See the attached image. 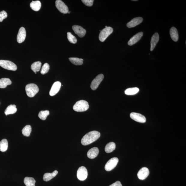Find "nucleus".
I'll return each mask as SVG.
<instances>
[{
    "label": "nucleus",
    "mask_w": 186,
    "mask_h": 186,
    "mask_svg": "<svg viewBox=\"0 0 186 186\" xmlns=\"http://www.w3.org/2000/svg\"><path fill=\"white\" fill-rule=\"evenodd\" d=\"M100 136V134L98 131H94L88 132L81 139V144L83 146L89 145L96 141Z\"/></svg>",
    "instance_id": "nucleus-1"
},
{
    "label": "nucleus",
    "mask_w": 186,
    "mask_h": 186,
    "mask_svg": "<svg viewBox=\"0 0 186 186\" xmlns=\"http://www.w3.org/2000/svg\"><path fill=\"white\" fill-rule=\"evenodd\" d=\"M88 102L84 100H81L76 102L73 106L74 111L76 112H83L87 111L89 108Z\"/></svg>",
    "instance_id": "nucleus-2"
},
{
    "label": "nucleus",
    "mask_w": 186,
    "mask_h": 186,
    "mask_svg": "<svg viewBox=\"0 0 186 186\" xmlns=\"http://www.w3.org/2000/svg\"><path fill=\"white\" fill-rule=\"evenodd\" d=\"M26 92L28 96L33 97L39 92V88L34 83L29 84L25 88Z\"/></svg>",
    "instance_id": "nucleus-3"
},
{
    "label": "nucleus",
    "mask_w": 186,
    "mask_h": 186,
    "mask_svg": "<svg viewBox=\"0 0 186 186\" xmlns=\"http://www.w3.org/2000/svg\"><path fill=\"white\" fill-rule=\"evenodd\" d=\"M113 31L112 28L106 26L103 30H102L99 35V40L104 42L106 40L107 37L112 33Z\"/></svg>",
    "instance_id": "nucleus-4"
},
{
    "label": "nucleus",
    "mask_w": 186,
    "mask_h": 186,
    "mask_svg": "<svg viewBox=\"0 0 186 186\" xmlns=\"http://www.w3.org/2000/svg\"><path fill=\"white\" fill-rule=\"evenodd\" d=\"M0 66L9 70L16 71L17 68L14 63L8 60H0Z\"/></svg>",
    "instance_id": "nucleus-5"
},
{
    "label": "nucleus",
    "mask_w": 186,
    "mask_h": 186,
    "mask_svg": "<svg viewBox=\"0 0 186 186\" xmlns=\"http://www.w3.org/2000/svg\"><path fill=\"white\" fill-rule=\"evenodd\" d=\"M118 162V158L114 157L111 158L106 163L105 166V170L107 171H110L115 168Z\"/></svg>",
    "instance_id": "nucleus-6"
},
{
    "label": "nucleus",
    "mask_w": 186,
    "mask_h": 186,
    "mask_svg": "<svg viewBox=\"0 0 186 186\" xmlns=\"http://www.w3.org/2000/svg\"><path fill=\"white\" fill-rule=\"evenodd\" d=\"M88 175V171L85 167L81 166L78 169L77 172V177L79 180L81 181L86 180L87 178Z\"/></svg>",
    "instance_id": "nucleus-7"
},
{
    "label": "nucleus",
    "mask_w": 186,
    "mask_h": 186,
    "mask_svg": "<svg viewBox=\"0 0 186 186\" xmlns=\"http://www.w3.org/2000/svg\"><path fill=\"white\" fill-rule=\"evenodd\" d=\"M56 6L58 10L62 13L66 14L69 12L68 6L61 0H57L56 1Z\"/></svg>",
    "instance_id": "nucleus-8"
},
{
    "label": "nucleus",
    "mask_w": 186,
    "mask_h": 186,
    "mask_svg": "<svg viewBox=\"0 0 186 186\" xmlns=\"http://www.w3.org/2000/svg\"><path fill=\"white\" fill-rule=\"evenodd\" d=\"M104 75L103 74H100L98 75L96 78L92 81L91 84V88L92 90H96L100 84L103 80Z\"/></svg>",
    "instance_id": "nucleus-9"
},
{
    "label": "nucleus",
    "mask_w": 186,
    "mask_h": 186,
    "mask_svg": "<svg viewBox=\"0 0 186 186\" xmlns=\"http://www.w3.org/2000/svg\"><path fill=\"white\" fill-rule=\"evenodd\" d=\"M130 117L132 119L139 122L144 123L146 122L145 116L139 113L132 112L130 114Z\"/></svg>",
    "instance_id": "nucleus-10"
},
{
    "label": "nucleus",
    "mask_w": 186,
    "mask_h": 186,
    "mask_svg": "<svg viewBox=\"0 0 186 186\" xmlns=\"http://www.w3.org/2000/svg\"><path fill=\"white\" fill-rule=\"evenodd\" d=\"M150 172L148 169L146 167L142 168L139 171L137 176L140 180H145L149 174Z\"/></svg>",
    "instance_id": "nucleus-11"
},
{
    "label": "nucleus",
    "mask_w": 186,
    "mask_h": 186,
    "mask_svg": "<svg viewBox=\"0 0 186 186\" xmlns=\"http://www.w3.org/2000/svg\"><path fill=\"white\" fill-rule=\"evenodd\" d=\"M72 28L74 33L81 38L84 36L86 33V30L80 26L74 25Z\"/></svg>",
    "instance_id": "nucleus-12"
},
{
    "label": "nucleus",
    "mask_w": 186,
    "mask_h": 186,
    "mask_svg": "<svg viewBox=\"0 0 186 186\" xmlns=\"http://www.w3.org/2000/svg\"><path fill=\"white\" fill-rule=\"evenodd\" d=\"M61 83L59 81H56L53 84L50 92L51 96H55L59 91L61 86Z\"/></svg>",
    "instance_id": "nucleus-13"
},
{
    "label": "nucleus",
    "mask_w": 186,
    "mask_h": 186,
    "mask_svg": "<svg viewBox=\"0 0 186 186\" xmlns=\"http://www.w3.org/2000/svg\"><path fill=\"white\" fill-rule=\"evenodd\" d=\"M26 31L24 27H21L19 31L17 36V41L19 43L24 42L26 37Z\"/></svg>",
    "instance_id": "nucleus-14"
},
{
    "label": "nucleus",
    "mask_w": 186,
    "mask_h": 186,
    "mask_svg": "<svg viewBox=\"0 0 186 186\" xmlns=\"http://www.w3.org/2000/svg\"><path fill=\"white\" fill-rule=\"evenodd\" d=\"M143 36V32H140L135 35L133 37L130 39L128 42V45L131 46L136 44L140 40Z\"/></svg>",
    "instance_id": "nucleus-15"
},
{
    "label": "nucleus",
    "mask_w": 186,
    "mask_h": 186,
    "mask_svg": "<svg viewBox=\"0 0 186 186\" xmlns=\"http://www.w3.org/2000/svg\"><path fill=\"white\" fill-rule=\"evenodd\" d=\"M143 19L141 17H138L134 18L132 20L128 22L127 26L128 28H131L134 27L140 24L142 22Z\"/></svg>",
    "instance_id": "nucleus-16"
},
{
    "label": "nucleus",
    "mask_w": 186,
    "mask_h": 186,
    "mask_svg": "<svg viewBox=\"0 0 186 186\" xmlns=\"http://www.w3.org/2000/svg\"><path fill=\"white\" fill-rule=\"evenodd\" d=\"M99 153V148L97 147H94L88 151L87 152V156L90 159H94L96 158Z\"/></svg>",
    "instance_id": "nucleus-17"
},
{
    "label": "nucleus",
    "mask_w": 186,
    "mask_h": 186,
    "mask_svg": "<svg viewBox=\"0 0 186 186\" xmlns=\"http://www.w3.org/2000/svg\"><path fill=\"white\" fill-rule=\"evenodd\" d=\"M159 35L157 32L153 35L151 41V51H152L154 50L155 46L159 41Z\"/></svg>",
    "instance_id": "nucleus-18"
},
{
    "label": "nucleus",
    "mask_w": 186,
    "mask_h": 186,
    "mask_svg": "<svg viewBox=\"0 0 186 186\" xmlns=\"http://www.w3.org/2000/svg\"><path fill=\"white\" fill-rule=\"evenodd\" d=\"M170 33L171 38L174 41H177L178 39V34L177 29L174 27H172L170 29Z\"/></svg>",
    "instance_id": "nucleus-19"
},
{
    "label": "nucleus",
    "mask_w": 186,
    "mask_h": 186,
    "mask_svg": "<svg viewBox=\"0 0 186 186\" xmlns=\"http://www.w3.org/2000/svg\"><path fill=\"white\" fill-rule=\"evenodd\" d=\"M17 111V109L16 108V106L14 104L9 106L4 111V113L7 116L9 115L13 114L15 113Z\"/></svg>",
    "instance_id": "nucleus-20"
},
{
    "label": "nucleus",
    "mask_w": 186,
    "mask_h": 186,
    "mask_svg": "<svg viewBox=\"0 0 186 186\" xmlns=\"http://www.w3.org/2000/svg\"><path fill=\"white\" fill-rule=\"evenodd\" d=\"M58 173V171L57 170L53 171L52 173H46L44 175L43 180L44 181L47 182L55 177Z\"/></svg>",
    "instance_id": "nucleus-21"
},
{
    "label": "nucleus",
    "mask_w": 186,
    "mask_h": 186,
    "mask_svg": "<svg viewBox=\"0 0 186 186\" xmlns=\"http://www.w3.org/2000/svg\"><path fill=\"white\" fill-rule=\"evenodd\" d=\"M30 7L34 11H37L40 10L41 8V3L40 1H32L30 4Z\"/></svg>",
    "instance_id": "nucleus-22"
},
{
    "label": "nucleus",
    "mask_w": 186,
    "mask_h": 186,
    "mask_svg": "<svg viewBox=\"0 0 186 186\" xmlns=\"http://www.w3.org/2000/svg\"><path fill=\"white\" fill-rule=\"evenodd\" d=\"M12 83L10 79L8 78H3L0 80V88H6L7 86L10 85Z\"/></svg>",
    "instance_id": "nucleus-23"
},
{
    "label": "nucleus",
    "mask_w": 186,
    "mask_h": 186,
    "mask_svg": "<svg viewBox=\"0 0 186 186\" xmlns=\"http://www.w3.org/2000/svg\"><path fill=\"white\" fill-rule=\"evenodd\" d=\"M41 66V63L40 62H37L32 64L31 66V68L35 74H37V72L40 70Z\"/></svg>",
    "instance_id": "nucleus-24"
},
{
    "label": "nucleus",
    "mask_w": 186,
    "mask_h": 186,
    "mask_svg": "<svg viewBox=\"0 0 186 186\" xmlns=\"http://www.w3.org/2000/svg\"><path fill=\"white\" fill-rule=\"evenodd\" d=\"M8 140L6 139L2 140L0 142V151L4 152L8 150Z\"/></svg>",
    "instance_id": "nucleus-25"
},
{
    "label": "nucleus",
    "mask_w": 186,
    "mask_h": 186,
    "mask_svg": "<svg viewBox=\"0 0 186 186\" xmlns=\"http://www.w3.org/2000/svg\"><path fill=\"white\" fill-rule=\"evenodd\" d=\"M24 183L26 186H35L36 181L33 178L26 177L24 178Z\"/></svg>",
    "instance_id": "nucleus-26"
},
{
    "label": "nucleus",
    "mask_w": 186,
    "mask_h": 186,
    "mask_svg": "<svg viewBox=\"0 0 186 186\" xmlns=\"http://www.w3.org/2000/svg\"><path fill=\"white\" fill-rule=\"evenodd\" d=\"M116 144L113 142H110L107 144L105 148V151L107 153H111L115 149Z\"/></svg>",
    "instance_id": "nucleus-27"
},
{
    "label": "nucleus",
    "mask_w": 186,
    "mask_h": 186,
    "mask_svg": "<svg viewBox=\"0 0 186 186\" xmlns=\"http://www.w3.org/2000/svg\"><path fill=\"white\" fill-rule=\"evenodd\" d=\"M139 91L138 88L134 87L128 88L125 91V94L127 95H133L138 93Z\"/></svg>",
    "instance_id": "nucleus-28"
},
{
    "label": "nucleus",
    "mask_w": 186,
    "mask_h": 186,
    "mask_svg": "<svg viewBox=\"0 0 186 186\" xmlns=\"http://www.w3.org/2000/svg\"><path fill=\"white\" fill-rule=\"evenodd\" d=\"M69 60L72 64L78 66L83 64V60L78 58L71 57L69 58Z\"/></svg>",
    "instance_id": "nucleus-29"
},
{
    "label": "nucleus",
    "mask_w": 186,
    "mask_h": 186,
    "mask_svg": "<svg viewBox=\"0 0 186 186\" xmlns=\"http://www.w3.org/2000/svg\"><path fill=\"white\" fill-rule=\"evenodd\" d=\"M32 132V127L30 125H27L22 130L23 135L26 136H29Z\"/></svg>",
    "instance_id": "nucleus-30"
},
{
    "label": "nucleus",
    "mask_w": 186,
    "mask_h": 186,
    "mask_svg": "<svg viewBox=\"0 0 186 186\" xmlns=\"http://www.w3.org/2000/svg\"><path fill=\"white\" fill-rule=\"evenodd\" d=\"M49 115L50 112L48 110L41 111L39 112L38 117L41 120H45Z\"/></svg>",
    "instance_id": "nucleus-31"
},
{
    "label": "nucleus",
    "mask_w": 186,
    "mask_h": 186,
    "mask_svg": "<svg viewBox=\"0 0 186 186\" xmlns=\"http://www.w3.org/2000/svg\"><path fill=\"white\" fill-rule=\"evenodd\" d=\"M67 38L70 42L71 43L74 44L77 43V39L75 36L71 34V32H68L67 33Z\"/></svg>",
    "instance_id": "nucleus-32"
},
{
    "label": "nucleus",
    "mask_w": 186,
    "mask_h": 186,
    "mask_svg": "<svg viewBox=\"0 0 186 186\" xmlns=\"http://www.w3.org/2000/svg\"><path fill=\"white\" fill-rule=\"evenodd\" d=\"M50 69L49 64L47 63L44 64L42 67L40 73L41 74H45L48 73Z\"/></svg>",
    "instance_id": "nucleus-33"
},
{
    "label": "nucleus",
    "mask_w": 186,
    "mask_h": 186,
    "mask_svg": "<svg viewBox=\"0 0 186 186\" xmlns=\"http://www.w3.org/2000/svg\"><path fill=\"white\" fill-rule=\"evenodd\" d=\"M8 17V14L5 11L3 10L0 12V22H3L4 20Z\"/></svg>",
    "instance_id": "nucleus-34"
},
{
    "label": "nucleus",
    "mask_w": 186,
    "mask_h": 186,
    "mask_svg": "<svg viewBox=\"0 0 186 186\" xmlns=\"http://www.w3.org/2000/svg\"><path fill=\"white\" fill-rule=\"evenodd\" d=\"M82 2L85 5L91 7L93 5L94 1V0H82Z\"/></svg>",
    "instance_id": "nucleus-35"
},
{
    "label": "nucleus",
    "mask_w": 186,
    "mask_h": 186,
    "mask_svg": "<svg viewBox=\"0 0 186 186\" xmlns=\"http://www.w3.org/2000/svg\"><path fill=\"white\" fill-rule=\"evenodd\" d=\"M109 186H122V184L119 181H117V182L113 183Z\"/></svg>",
    "instance_id": "nucleus-36"
},
{
    "label": "nucleus",
    "mask_w": 186,
    "mask_h": 186,
    "mask_svg": "<svg viewBox=\"0 0 186 186\" xmlns=\"http://www.w3.org/2000/svg\"><path fill=\"white\" fill-rule=\"evenodd\" d=\"M137 1V0H133V1Z\"/></svg>",
    "instance_id": "nucleus-37"
},
{
    "label": "nucleus",
    "mask_w": 186,
    "mask_h": 186,
    "mask_svg": "<svg viewBox=\"0 0 186 186\" xmlns=\"http://www.w3.org/2000/svg\"><path fill=\"white\" fill-rule=\"evenodd\" d=\"M70 13V11H69V12H68V13L69 14Z\"/></svg>",
    "instance_id": "nucleus-38"
}]
</instances>
